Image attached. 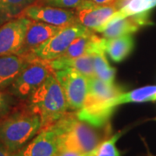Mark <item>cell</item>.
<instances>
[{
    "label": "cell",
    "instance_id": "cell-1",
    "mask_svg": "<svg viewBox=\"0 0 156 156\" xmlns=\"http://www.w3.org/2000/svg\"><path fill=\"white\" fill-rule=\"evenodd\" d=\"M51 127L59 135V151H76L82 154L94 150L111 134L110 126L96 128L79 120L76 111L66 113Z\"/></svg>",
    "mask_w": 156,
    "mask_h": 156
},
{
    "label": "cell",
    "instance_id": "cell-2",
    "mask_svg": "<svg viewBox=\"0 0 156 156\" xmlns=\"http://www.w3.org/2000/svg\"><path fill=\"white\" fill-rule=\"evenodd\" d=\"M25 103L40 116L42 128L50 127L70 111L64 91L54 72L29 96Z\"/></svg>",
    "mask_w": 156,
    "mask_h": 156
},
{
    "label": "cell",
    "instance_id": "cell-3",
    "mask_svg": "<svg viewBox=\"0 0 156 156\" xmlns=\"http://www.w3.org/2000/svg\"><path fill=\"white\" fill-rule=\"evenodd\" d=\"M42 121L24 104L0 119V143L11 152H17L38 134Z\"/></svg>",
    "mask_w": 156,
    "mask_h": 156
},
{
    "label": "cell",
    "instance_id": "cell-4",
    "mask_svg": "<svg viewBox=\"0 0 156 156\" xmlns=\"http://www.w3.org/2000/svg\"><path fill=\"white\" fill-rule=\"evenodd\" d=\"M89 29L80 23H73L62 28L52 37L36 48L26 56L29 61L40 60L49 62L59 58L66 51L75 39L86 33Z\"/></svg>",
    "mask_w": 156,
    "mask_h": 156
},
{
    "label": "cell",
    "instance_id": "cell-5",
    "mask_svg": "<svg viewBox=\"0 0 156 156\" xmlns=\"http://www.w3.org/2000/svg\"><path fill=\"white\" fill-rule=\"evenodd\" d=\"M52 72L47 62L30 61L28 65L23 69L8 89L9 94L18 99L27 100Z\"/></svg>",
    "mask_w": 156,
    "mask_h": 156
},
{
    "label": "cell",
    "instance_id": "cell-6",
    "mask_svg": "<svg viewBox=\"0 0 156 156\" xmlns=\"http://www.w3.org/2000/svg\"><path fill=\"white\" fill-rule=\"evenodd\" d=\"M54 74L64 91L69 110L77 111L81 109L88 93L89 79L71 68L56 70Z\"/></svg>",
    "mask_w": 156,
    "mask_h": 156
},
{
    "label": "cell",
    "instance_id": "cell-7",
    "mask_svg": "<svg viewBox=\"0 0 156 156\" xmlns=\"http://www.w3.org/2000/svg\"><path fill=\"white\" fill-rule=\"evenodd\" d=\"M31 19L13 18L0 26V56L19 55Z\"/></svg>",
    "mask_w": 156,
    "mask_h": 156
},
{
    "label": "cell",
    "instance_id": "cell-8",
    "mask_svg": "<svg viewBox=\"0 0 156 156\" xmlns=\"http://www.w3.org/2000/svg\"><path fill=\"white\" fill-rule=\"evenodd\" d=\"M116 11L115 4L100 5L92 0H83L75 9L76 20L77 23L99 33Z\"/></svg>",
    "mask_w": 156,
    "mask_h": 156
},
{
    "label": "cell",
    "instance_id": "cell-9",
    "mask_svg": "<svg viewBox=\"0 0 156 156\" xmlns=\"http://www.w3.org/2000/svg\"><path fill=\"white\" fill-rule=\"evenodd\" d=\"M21 16L58 27H65L73 23H77L75 11L37 3L29 6Z\"/></svg>",
    "mask_w": 156,
    "mask_h": 156
},
{
    "label": "cell",
    "instance_id": "cell-10",
    "mask_svg": "<svg viewBox=\"0 0 156 156\" xmlns=\"http://www.w3.org/2000/svg\"><path fill=\"white\" fill-rule=\"evenodd\" d=\"M59 152V135L51 126L42 128L39 133L21 149L16 156H56Z\"/></svg>",
    "mask_w": 156,
    "mask_h": 156
},
{
    "label": "cell",
    "instance_id": "cell-11",
    "mask_svg": "<svg viewBox=\"0 0 156 156\" xmlns=\"http://www.w3.org/2000/svg\"><path fill=\"white\" fill-rule=\"evenodd\" d=\"M150 24H152V22L150 20V12L148 11L112 21L107 24L100 33L104 38H115L125 35H133L140 29Z\"/></svg>",
    "mask_w": 156,
    "mask_h": 156
},
{
    "label": "cell",
    "instance_id": "cell-12",
    "mask_svg": "<svg viewBox=\"0 0 156 156\" xmlns=\"http://www.w3.org/2000/svg\"><path fill=\"white\" fill-rule=\"evenodd\" d=\"M105 38L89 30L86 33L75 39L66 51L59 58H75L84 55H94L104 50Z\"/></svg>",
    "mask_w": 156,
    "mask_h": 156
},
{
    "label": "cell",
    "instance_id": "cell-13",
    "mask_svg": "<svg viewBox=\"0 0 156 156\" xmlns=\"http://www.w3.org/2000/svg\"><path fill=\"white\" fill-rule=\"evenodd\" d=\"M62 28V27L31 20L19 56H26L27 54L30 53L36 48L52 37Z\"/></svg>",
    "mask_w": 156,
    "mask_h": 156
},
{
    "label": "cell",
    "instance_id": "cell-14",
    "mask_svg": "<svg viewBox=\"0 0 156 156\" xmlns=\"http://www.w3.org/2000/svg\"><path fill=\"white\" fill-rule=\"evenodd\" d=\"M29 62L26 57L19 55L0 56V90L9 89Z\"/></svg>",
    "mask_w": 156,
    "mask_h": 156
},
{
    "label": "cell",
    "instance_id": "cell-15",
    "mask_svg": "<svg viewBox=\"0 0 156 156\" xmlns=\"http://www.w3.org/2000/svg\"><path fill=\"white\" fill-rule=\"evenodd\" d=\"M122 93H123V89L115 83H107L96 76L89 78L88 81V93L83 106L104 101Z\"/></svg>",
    "mask_w": 156,
    "mask_h": 156
},
{
    "label": "cell",
    "instance_id": "cell-16",
    "mask_svg": "<svg viewBox=\"0 0 156 156\" xmlns=\"http://www.w3.org/2000/svg\"><path fill=\"white\" fill-rule=\"evenodd\" d=\"M47 62L53 72L71 68L84 75L88 79L95 76L93 55H84L75 58H57Z\"/></svg>",
    "mask_w": 156,
    "mask_h": 156
},
{
    "label": "cell",
    "instance_id": "cell-17",
    "mask_svg": "<svg viewBox=\"0 0 156 156\" xmlns=\"http://www.w3.org/2000/svg\"><path fill=\"white\" fill-rule=\"evenodd\" d=\"M134 48V39L132 35H125L111 39L105 38V52L115 62L124 61L133 52Z\"/></svg>",
    "mask_w": 156,
    "mask_h": 156
},
{
    "label": "cell",
    "instance_id": "cell-18",
    "mask_svg": "<svg viewBox=\"0 0 156 156\" xmlns=\"http://www.w3.org/2000/svg\"><path fill=\"white\" fill-rule=\"evenodd\" d=\"M156 101V85L145 86L139 89H135L129 92L122 93L114 98L110 99V103L114 108L125 103L134 102H147Z\"/></svg>",
    "mask_w": 156,
    "mask_h": 156
},
{
    "label": "cell",
    "instance_id": "cell-19",
    "mask_svg": "<svg viewBox=\"0 0 156 156\" xmlns=\"http://www.w3.org/2000/svg\"><path fill=\"white\" fill-rule=\"evenodd\" d=\"M38 0H0V26L13 18L20 17L29 6Z\"/></svg>",
    "mask_w": 156,
    "mask_h": 156
},
{
    "label": "cell",
    "instance_id": "cell-20",
    "mask_svg": "<svg viewBox=\"0 0 156 156\" xmlns=\"http://www.w3.org/2000/svg\"><path fill=\"white\" fill-rule=\"evenodd\" d=\"M154 7H156V0H130L127 5H125L113 14V16L108 19L107 24L112 21L122 19L125 17H131L144 12H148Z\"/></svg>",
    "mask_w": 156,
    "mask_h": 156
},
{
    "label": "cell",
    "instance_id": "cell-21",
    "mask_svg": "<svg viewBox=\"0 0 156 156\" xmlns=\"http://www.w3.org/2000/svg\"><path fill=\"white\" fill-rule=\"evenodd\" d=\"M105 53V51H101L93 55L95 76L107 83H115L116 69L110 66Z\"/></svg>",
    "mask_w": 156,
    "mask_h": 156
},
{
    "label": "cell",
    "instance_id": "cell-22",
    "mask_svg": "<svg viewBox=\"0 0 156 156\" xmlns=\"http://www.w3.org/2000/svg\"><path fill=\"white\" fill-rule=\"evenodd\" d=\"M122 132H118L101 141L94 150L86 154V156H121L116 147L117 140L122 136Z\"/></svg>",
    "mask_w": 156,
    "mask_h": 156
},
{
    "label": "cell",
    "instance_id": "cell-23",
    "mask_svg": "<svg viewBox=\"0 0 156 156\" xmlns=\"http://www.w3.org/2000/svg\"><path fill=\"white\" fill-rule=\"evenodd\" d=\"M83 1V0H41V4L62 9L73 10L76 9Z\"/></svg>",
    "mask_w": 156,
    "mask_h": 156
},
{
    "label": "cell",
    "instance_id": "cell-24",
    "mask_svg": "<svg viewBox=\"0 0 156 156\" xmlns=\"http://www.w3.org/2000/svg\"><path fill=\"white\" fill-rule=\"evenodd\" d=\"M12 95L0 90V119L7 115L12 110Z\"/></svg>",
    "mask_w": 156,
    "mask_h": 156
},
{
    "label": "cell",
    "instance_id": "cell-25",
    "mask_svg": "<svg viewBox=\"0 0 156 156\" xmlns=\"http://www.w3.org/2000/svg\"><path fill=\"white\" fill-rule=\"evenodd\" d=\"M56 156H86V154H82L76 151L62 150L59 151Z\"/></svg>",
    "mask_w": 156,
    "mask_h": 156
},
{
    "label": "cell",
    "instance_id": "cell-26",
    "mask_svg": "<svg viewBox=\"0 0 156 156\" xmlns=\"http://www.w3.org/2000/svg\"><path fill=\"white\" fill-rule=\"evenodd\" d=\"M0 156H16L15 153L8 150L5 146L0 143Z\"/></svg>",
    "mask_w": 156,
    "mask_h": 156
},
{
    "label": "cell",
    "instance_id": "cell-27",
    "mask_svg": "<svg viewBox=\"0 0 156 156\" xmlns=\"http://www.w3.org/2000/svg\"><path fill=\"white\" fill-rule=\"evenodd\" d=\"M92 1L100 5H111L116 2V0H92Z\"/></svg>",
    "mask_w": 156,
    "mask_h": 156
},
{
    "label": "cell",
    "instance_id": "cell-28",
    "mask_svg": "<svg viewBox=\"0 0 156 156\" xmlns=\"http://www.w3.org/2000/svg\"><path fill=\"white\" fill-rule=\"evenodd\" d=\"M129 1H130V0H116V2L115 3V5L116 6L117 11H118L119 9H121L122 7H123L125 5H127Z\"/></svg>",
    "mask_w": 156,
    "mask_h": 156
}]
</instances>
